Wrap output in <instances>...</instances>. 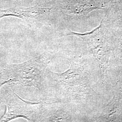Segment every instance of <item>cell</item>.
<instances>
[{
  "mask_svg": "<svg viewBox=\"0 0 122 122\" xmlns=\"http://www.w3.org/2000/svg\"><path fill=\"white\" fill-rule=\"evenodd\" d=\"M74 35L80 36L83 39L86 41L89 47L91 48L92 52L96 57L102 69L105 68V66L109 59V56L107 48L105 46L102 39H96L93 33V32L86 34H77L73 33Z\"/></svg>",
  "mask_w": 122,
  "mask_h": 122,
  "instance_id": "6da1fadb",
  "label": "cell"
},
{
  "mask_svg": "<svg viewBox=\"0 0 122 122\" xmlns=\"http://www.w3.org/2000/svg\"><path fill=\"white\" fill-rule=\"evenodd\" d=\"M58 80L72 86H83L86 83L82 69L76 63H71L70 69L62 74H56Z\"/></svg>",
  "mask_w": 122,
  "mask_h": 122,
  "instance_id": "7a4b0ae2",
  "label": "cell"
},
{
  "mask_svg": "<svg viewBox=\"0 0 122 122\" xmlns=\"http://www.w3.org/2000/svg\"><path fill=\"white\" fill-rule=\"evenodd\" d=\"M103 118L107 121H115L122 113V88L118 90L103 111Z\"/></svg>",
  "mask_w": 122,
  "mask_h": 122,
  "instance_id": "3957f363",
  "label": "cell"
}]
</instances>
